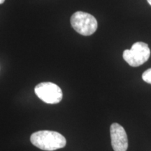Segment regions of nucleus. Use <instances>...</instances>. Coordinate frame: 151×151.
Listing matches in <instances>:
<instances>
[{"mask_svg":"<svg viewBox=\"0 0 151 151\" xmlns=\"http://www.w3.org/2000/svg\"><path fill=\"white\" fill-rule=\"evenodd\" d=\"M30 141L35 146L47 151L62 148L67 144L66 139L61 134L49 130L35 132L31 135Z\"/></svg>","mask_w":151,"mask_h":151,"instance_id":"nucleus-1","label":"nucleus"},{"mask_svg":"<svg viewBox=\"0 0 151 151\" xmlns=\"http://www.w3.org/2000/svg\"><path fill=\"white\" fill-rule=\"evenodd\" d=\"M71 24L77 32L83 36L92 35L98 27L96 18L91 14L83 11H77L72 15Z\"/></svg>","mask_w":151,"mask_h":151,"instance_id":"nucleus-2","label":"nucleus"},{"mask_svg":"<svg viewBox=\"0 0 151 151\" xmlns=\"http://www.w3.org/2000/svg\"><path fill=\"white\" fill-rule=\"evenodd\" d=\"M122 56L128 65L137 67L148 61L150 56V50L147 43L139 41L134 43L131 49L124 50Z\"/></svg>","mask_w":151,"mask_h":151,"instance_id":"nucleus-3","label":"nucleus"},{"mask_svg":"<svg viewBox=\"0 0 151 151\" xmlns=\"http://www.w3.org/2000/svg\"><path fill=\"white\" fill-rule=\"evenodd\" d=\"M37 97L47 104H55L62 99V91L56 84L44 82L38 84L35 88Z\"/></svg>","mask_w":151,"mask_h":151,"instance_id":"nucleus-4","label":"nucleus"},{"mask_svg":"<svg viewBox=\"0 0 151 151\" xmlns=\"http://www.w3.org/2000/svg\"><path fill=\"white\" fill-rule=\"evenodd\" d=\"M111 146L114 151H127L128 139L127 133L118 123H113L110 128Z\"/></svg>","mask_w":151,"mask_h":151,"instance_id":"nucleus-5","label":"nucleus"},{"mask_svg":"<svg viewBox=\"0 0 151 151\" xmlns=\"http://www.w3.org/2000/svg\"><path fill=\"white\" fill-rule=\"evenodd\" d=\"M142 78L145 82L151 84V68L145 71L142 74Z\"/></svg>","mask_w":151,"mask_h":151,"instance_id":"nucleus-6","label":"nucleus"},{"mask_svg":"<svg viewBox=\"0 0 151 151\" xmlns=\"http://www.w3.org/2000/svg\"><path fill=\"white\" fill-rule=\"evenodd\" d=\"M5 0H0V4H3Z\"/></svg>","mask_w":151,"mask_h":151,"instance_id":"nucleus-7","label":"nucleus"},{"mask_svg":"<svg viewBox=\"0 0 151 151\" xmlns=\"http://www.w3.org/2000/svg\"><path fill=\"white\" fill-rule=\"evenodd\" d=\"M147 1H148V2L149 4L151 6V0H147Z\"/></svg>","mask_w":151,"mask_h":151,"instance_id":"nucleus-8","label":"nucleus"}]
</instances>
